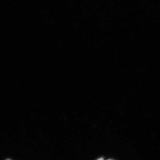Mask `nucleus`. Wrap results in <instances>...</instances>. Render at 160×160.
<instances>
[{
    "instance_id": "obj_1",
    "label": "nucleus",
    "mask_w": 160,
    "mask_h": 160,
    "mask_svg": "<svg viewBox=\"0 0 160 160\" xmlns=\"http://www.w3.org/2000/svg\"><path fill=\"white\" fill-rule=\"evenodd\" d=\"M97 160H103V158H100Z\"/></svg>"
},
{
    "instance_id": "obj_2",
    "label": "nucleus",
    "mask_w": 160,
    "mask_h": 160,
    "mask_svg": "<svg viewBox=\"0 0 160 160\" xmlns=\"http://www.w3.org/2000/svg\"><path fill=\"white\" fill-rule=\"evenodd\" d=\"M7 160H10V159H7Z\"/></svg>"
}]
</instances>
